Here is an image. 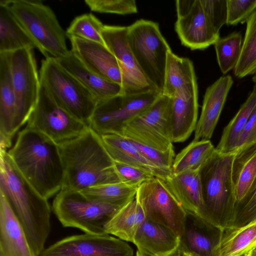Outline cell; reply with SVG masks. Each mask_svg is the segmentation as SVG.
Wrapping results in <instances>:
<instances>
[{
	"mask_svg": "<svg viewBox=\"0 0 256 256\" xmlns=\"http://www.w3.org/2000/svg\"><path fill=\"white\" fill-rule=\"evenodd\" d=\"M245 256H256V247L250 250Z\"/></svg>",
	"mask_w": 256,
	"mask_h": 256,
	"instance_id": "cell-46",
	"label": "cell"
},
{
	"mask_svg": "<svg viewBox=\"0 0 256 256\" xmlns=\"http://www.w3.org/2000/svg\"><path fill=\"white\" fill-rule=\"evenodd\" d=\"M232 176L238 202L245 196L256 178V142L236 152Z\"/></svg>",
	"mask_w": 256,
	"mask_h": 256,
	"instance_id": "cell-28",
	"label": "cell"
},
{
	"mask_svg": "<svg viewBox=\"0 0 256 256\" xmlns=\"http://www.w3.org/2000/svg\"><path fill=\"white\" fill-rule=\"evenodd\" d=\"M242 52L234 74L242 78L256 74V10L246 21Z\"/></svg>",
	"mask_w": 256,
	"mask_h": 256,
	"instance_id": "cell-34",
	"label": "cell"
},
{
	"mask_svg": "<svg viewBox=\"0 0 256 256\" xmlns=\"http://www.w3.org/2000/svg\"><path fill=\"white\" fill-rule=\"evenodd\" d=\"M136 256H150L148 255L143 254L137 250L136 254Z\"/></svg>",
	"mask_w": 256,
	"mask_h": 256,
	"instance_id": "cell-47",
	"label": "cell"
},
{
	"mask_svg": "<svg viewBox=\"0 0 256 256\" xmlns=\"http://www.w3.org/2000/svg\"><path fill=\"white\" fill-rule=\"evenodd\" d=\"M114 166L122 182L138 188L155 177L145 170L124 164L114 162Z\"/></svg>",
	"mask_w": 256,
	"mask_h": 256,
	"instance_id": "cell-43",
	"label": "cell"
},
{
	"mask_svg": "<svg viewBox=\"0 0 256 256\" xmlns=\"http://www.w3.org/2000/svg\"><path fill=\"white\" fill-rule=\"evenodd\" d=\"M245 102L224 128L220 140L216 148L222 154H230L236 152L240 136L256 106V82Z\"/></svg>",
	"mask_w": 256,
	"mask_h": 256,
	"instance_id": "cell-31",
	"label": "cell"
},
{
	"mask_svg": "<svg viewBox=\"0 0 256 256\" xmlns=\"http://www.w3.org/2000/svg\"><path fill=\"white\" fill-rule=\"evenodd\" d=\"M171 98L170 122L172 142H184L194 131L198 120V93Z\"/></svg>",
	"mask_w": 256,
	"mask_h": 256,
	"instance_id": "cell-24",
	"label": "cell"
},
{
	"mask_svg": "<svg viewBox=\"0 0 256 256\" xmlns=\"http://www.w3.org/2000/svg\"><path fill=\"white\" fill-rule=\"evenodd\" d=\"M100 137L114 162L139 168L164 180L172 174V172L161 169L148 161L132 142L124 136L110 134Z\"/></svg>",
	"mask_w": 256,
	"mask_h": 256,
	"instance_id": "cell-23",
	"label": "cell"
},
{
	"mask_svg": "<svg viewBox=\"0 0 256 256\" xmlns=\"http://www.w3.org/2000/svg\"><path fill=\"white\" fill-rule=\"evenodd\" d=\"M39 256H134V250L126 242L110 234H85L65 238Z\"/></svg>",
	"mask_w": 256,
	"mask_h": 256,
	"instance_id": "cell-15",
	"label": "cell"
},
{
	"mask_svg": "<svg viewBox=\"0 0 256 256\" xmlns=\"http://www.w3.org/2000/svg\"><path fill=\"white\" fill-rule=\"evenodd\" d=\"M132 243L138 250L150 256H166L180 244V236L170 228L146 218Z\"/></svg>",
	"mask_w": 256,
	"mask_h": 256,
	"instance_id": "cell-22",
	"label": "cell"
},
{
	"mask_svg": "<svg viewBox=\"0 0 256 256\" xmlns=\"http://www.w3.org/2000/svg\"><path fill=\"white\" fill-rule=\"evenodd\" d=\"M26 126L44 134L58 144L80 136L90 128L60 106L41 82L38 100Z\"/></svg>",
	"mask_w": 256,
	"mask_h": 256,
	"instance_id": "cell-11",
	"label": "cell"
},
{
	"mask_svg": "<svg viewBox=\"0 0 256 256\" xmlns=\"http://www.w3.org/2000/svg\"><path fill=\"white\" fill-rule=\"evenodd\" d=\"M176 8L174 28L182 44L192 50H202L214 44L220 32L209 22L200 0H177Z\"/></svg>",
	"mask_w": 256,
	"mask_h": 256,
	"instance_id": "cell-16",
	"label": "cell"
},
{
	"mask_svg": "<svg viewBox=\"0 0 256 256\" xmlns=\"http://www.w3.org/2000/svg\"><path fill=\"white\" fill-rule=\"evenodd\" d=\"M171 98L162 94L148 109L126 122L120 134L162 150L174 148L170 116Z\"/></svg>",
	"mask_w": 256,
	"mask_h": 256,
	"instance_id": "cell-10",
	"label": "cell"
},
{
	"mask_svg": "<svg viewBox=\"0 0 256 256\" xmlns=\"http://www.w3.org/2000/svg\"><path fill=\"white\" fill-rule=\"evenodd\" d=\"M216 152L210 140H194L175 156L172 174L200 170Z\"/></svg>",
	"mask_w": 256,
	"mask_h": 256,
	"instance_id": "cell-32",
	"label": "cell"
},
{
	"mask_svg": "<svg viewBox=\"0 0 256 256\" xmlns=\"http://www.w3.org/2000/svg\"><path fill=\"white\" fill-rule=\"evenodd\" d=\"M40 78L60 106L90 126L98 100L94 94L52 57L42 60Z\"/></svg>",
	"mask_w": 256,
	"mask_h": 256,
	"instance_id": "cell-7",
	"label": "cell"
},
{
	"mask_svg": "<svg viewBox=\"0 0 256 256\" xmlns=\"http://www.w3.org/2000/svg\"><path fill=\"white\" fill-rule=\"evenodd\" d=\"M256 10V0H227L226 24L236 26L246 22Z\"/></svg>",
	"mask_w": 256,
	"mask_h": 256,
	"instance_id": "cell-41",
	"label": "cell"
},
{
	"mask_svg": "<svg viewBox=\"0 0 256 256\" xmlns=\"http://www.w3.org/2000/svg\"><path fill=\"white\" fill-rule=\"evenodd\" d=\"M204 13L213 28L220 32L226 24L227 0H200Z\"/></svg>",
	"mask_w": 256,
	"mask_h": 256,
	"instance_id": "cell-42",
	"label": "cell"
},
{
	"mask_svg": "<svg viewBox=\"0 0 256 256\" xmlns=\"http://www.w3.org/2000/svg\"><path fill=\"white\" fill-rule=\"evenodd\" d=\"M135 198L146 219L182 236L188 215L164 180L154 177L144 182L138 188Z\"/></svg>",
	"mask_w": 256,
	"mask_h": 256,
	"instance_id": "cell-12",
	"label": "cell"
},
{
	"mask_svg": "<svg viewBox=\"0 0 256 256\" xmlns=\"http://www.w3.org/2000/svg\"><path fill=\"white\" fill-rule=\"evenodd\" d=\"M164 181L187 215L207 224L200 170L172 174Z\"/></svg>",
	"mask_w": 256,
	"mask_h": 256,
	"instance_id": "cell-20",
	"label": "cell"
},
{
	"mask_svg": "<svg viewBox=\"0 0 256 256\" xmlns=\"http://www.w3.org/2000/svg\"><path fill=\"white\" fill-rule=\"evenodd\" d=\"M128 140L136 146L142 155L154 166L161 169L172 172V166L175 158L174 148L162 150Z\"/></svg>",
	"mask_w": 256,
	"mask_h": 256,
	"instance_id": "cell-40",
	"label": "cell"
},
{
	"mask_svg": "<svg viewBox=\"0 0 256 256\" xmlns=\"http://www.w3.org/2000/svg\"><path fill=\"white\" fill-rule=\"evenodd\" d=\"M254 142H256V106L240 136L236 150Z\"/></svg>",
	"mask_w": 256,
	"mask_h": 256,
	"instance_id": "cell-44",
	"label": "cell"
},
{
	"mask_svg": "<svg viewBox=\"0 0 256 256\" xmlns=\"http://www.w3.org/2000/svg\"><path fill=\"white\" fill-rule=\"evenodd\" d=\"M10 52L0 53V146L6 150L18 129L16 103L10 71Z\"/></svg>",
	"mask_w": 256,
	"mask_h": 256,
	"instance_id": "cell-18",
	"label": "cell"
},
{
	"mask_svg": "<svg viewBox=\"0 0 256 256\" xmlns=\"http://www.w3.org/2000/svg\"><path fill=\"white\" fill-rule=\"evenodd\" d=\"M86 4L93 12L126 14L137 12L134 0H86Z\"/></svg>",
	"mask_w": 256,
	"mask_h": 256,
	"instance_id": "cell-38",
	"label": "cell"
},
{
	"mask_svg": "<svg viewBox=\"0 0 256 256\" xmlns=\"http://www.w3.org/2000/svg\"><path fill=\"white\" fill-rule=\"evenodd\" d=\"M232 84V78L227 75L221 76L207 88L194 140H210Z\"/></svg>",
	"mask_w": 256,
	"mask_h": 256,
	"instance_id": "cell-19",
	"label": "cell"
},
{
	"mask_svg": "<svg viewBox=\"0 0 256 256\" xmlns=\"http://www.w3.org/2000/svg\"><path fill=\"white\" fill-rule=\"evenodd\" d=\"M0 256H36L21 224L1 192Z\"/></svg>",
	"mask_w": 256,
	"mask_h": 256,
	"instance_id": "cell-21",
	"label": "cell"
},
{
	"mask_svg": "<svg viewBox=\"0 0 256 256\" xmlns=\"http://www.w3.org/2000/svg\"><path fill=\"white\" fill-rule=\"evenodd\" d=\"M127 39L142 70L162 94L168 53L171 49L158 23L141 19L128 26Z\"/></svg>",
	"mask_w": 256,
	"mask_h": 256,
	"instance_id": "cell-8",
	"label": "cell"
},
{
	"mask_svg": "<svg viewBox=\"0 0 256 256\" xmlns=\"http://www.w3.org/2000/svg\"><path fill=\"white\" fill-rule=\"evenodd\" d=\"M68 38L71 44L70 50L86 68L102 78L122 86L118 62L105 44L74 36Z\"/></svg>",
	"mask_w": 256,
	"mask_h": 256,
	"instance_id": "cell-17",
	"label": "cell"
},
{
	"mask_svg": "<svg viewBox=\"0 0 256 256\" xmlns=\"http://www.w3.org/2000/svg\"><path fill=\"white\" fill-rule=\"evenodd\" d=\"M57 62L94 94L98 100L122 94V86L98 76L86 68L70 50Z\"/></svg>",
	"mask_w": 256,
	"mask_h": 256,
	"instance_id": "cell-26",
	"label": "cell"
},
{
	"mask_svg": "<svg viewBox=\"0 0 256 256\" xmlns=\"http://www.w3.org/2000/svg\"><path fill=\"white\" fill-rule=\"evenodd\" d=\"M252 80L253 82H256V75L252 77Z\"/></svg>",
	"mask_w": 256,
	"mask_h": 256,
	"instance_id": "cell-48",
	"label": "cell"
},
{
	"mask_svg": "<svg viewBox=\"0 0 256 256\" xmlns=\"http://www.w3.org/2000/svg\"><path fill=\"white\" fill-rule=\"evenodd\" d=\"M0 192L6 196L36 256L44 250L50 231V209L18 171L8 152L0 150Z\"/></svg>",
	"mask_w": 256,
	"mask_h": 256,
	"instance_id": "cell-1",
	"label": "cell"
},
{
	"mask_svg": "<svg viewBox=\"0 0 256 256\" xmlns=\"http://www.w3.org/2000/svg\"><path fill=\"white\" fill-rule=\"evenodd\" d=\"M8 152L18 171L42 196L48 200L62 189L63 162L58 145L48 136L26 126Z\"/></svg>",
	"mask_w": 256,
	"mask_h": 256,
	"instance_id": "cell-2",
	"label": "cell"
},
{
	"mask_svg": "<svg viewBox=\"0 0 256 256\" xmlns=\"http://www.w3.org/2000/svg\"><path fill=\"white\" fill-rule=\"evenodd\" d=\"M127 34L128 26H115L104 25L102 32L104 44L118 62L122 74V94L160 92L140 68L128 44Z\"/></svg>",
	"mask_w": 256,
	"mask_h": 256,
	"instance_id": "cell-14",
	"label": "cell"
},
{
	"mask_svg": "<svg viewBox=\"0 0 256 256\" xmlns=\"http://www.w3.org/2000/svg\"><path fill=\"white\" fill-rule=\"evenodd\" d=\"M58 145L64 170L62 189L82 191L122 182L100 136L90 127L80 136Z\"/></svg>",
	"mask_w": 256,
	"mask_h": 256,
	"instance_id": "cell-3",
	"label": "cell"
},
{
	"mask_svg": "<svg viewBox=\"0 0 256 256\" xmlns=\"http://www.w3.org/2000/svg\"><path fill=\"white\" fill-rule=\"evenodd\" d=\"M220 68L223 74L234 70L240 58L242 45L240 32H233L219 38L214 44Z\"/></svg>",
	"mask_w": 256,
	"mask_h": 256,
	"instance_id": "cell-36",
	"label": "cell"
},
{
	"mask_svg": "<svg viewBox=\"0 0 256 256\" xmlns=\"http://www.w3.org/2000/svg\"><path fill=\"white\" fill-rule=\"evenodd\" d=\"M166 256H184V255L180 245L175 251Z\"/></svg>",
	"mask_w": 256,
	"mask_h": 256,
	"instance_id": "cell-45",
	"label": "cell"
},
{
	"mask_svg": "<svg viewBox=\"0 0 256 256\" xmlns=\"http://www.w3.org/2000/svg\"><path fill=\"white\" fill-rule=\"evenodd\" d=\"M6 2L16 20L45 58H58L70 52L66 31L49 6L37 0Z\"/></svg>",
	"mask_w": 256,
	"mask_h": 256,
	"instance_id": "cell-5",
	"label": "cell"
},
{
	"mask_svg": "<svg viewBox=\"0 0 256 256\" xmlns=\"http://www.w3.org/2000/svg\"><path fill=\"white\" fill-rule=\"evenodd\" d=\"M138 188L120 182L90 187L80 192L92 200L110 204H124L135 198Z\"/></svg>",
	"mask_w": 256,
	"mask_h": 256,
	"instance_id": "cell-35",
	"label": "cell"
},
{
	"mask_svg": "<svg viewBox=\"0 0 256 256\" xmlns=\"http://www.w3.org/2000/svg\"><path fill=\"white\" fill-rule=\"evenodd\" d=\"M32 48L10 52V61L16 97L18 130L26 122L38 100L40 80Z\"/></svg>",
	"mask_w": 256,
	"mask_h": 256,
	"instance_id": "cell-13",
	"label": "cell"
},
{
	"mask_svg": "<svg viewBox=\"0 0 256 256\" xmlns=\"http://www.w3.org/2000/svg\"><path fill=\"white\" fill-rule=\"evenodd\" d=\"M36 45L12 14L6 0L0 2V53L12 52Z\"/></svg>",
	"mask_w": 256,
	"mask_h": 256,
	"instance_id": "cell-29",
	"label": "cell"
},
{
	"mask_svg": "<svg viewBox=\"0 0 256 256\" xmlns=\"http://www.w3.org/2000/svg\"><path fill=\"white\" fill-rule=\"evenodd\" d=\"M235 152L216 150L200 170L206 222L220 232L232 228L235 220L237 201L232 176Z\"/></svg>",
	"mask_w": 256,
	"mask_h": 256,
	"instance_id": "cell-4",
	"label": "cell"
},
{
	"mask_svg": "<svg viewBox=\"0 0 256 256\" xmlns=\"http://www.w3.org/2000/svg\"><path fill=\"white\" fill-rule=\"evenodd\" d=\"M145 219L144 213L134 198L126 203L112 217L106 226V231L108 234L132 242Z\"/></svg>",
	"mask_w": 256,
	"mask_h": 256,
	"instance_id": "cell-30",
	"label": "cell"
},
{
	"mask_svg": "<svg viewBox=\"0 0 256 256\" xmlns=\"http://www.w3.org/2000/svg\"><path fill=\"white\" fill-rule=\"evenodd\" d=\"M196 93L198 88L192 62L171 50L168 54L162 94L172 98L178 94Z\"/></svg>",
	"mask_w": 256,
	"mask_h": 256,
	"instance_id": "cell-25",
	"label": "cell"
},
{
	"mask_svg": "<svg viewBox=\"0 0 256 256\" xmlns=\"http://www.w3.org/2000/svg\"><path fill=\"white\" fill-rule=\"evenodd\" d=\"M104 25L92 13L76 16L67 28L66 36H74L104 44L102 32Z\"/></svg>",
	"mask_w": 256,
	"mask_h": 256,
	"instance_id": "cell-37",
	"label": "cell"
},
{
	"mask_svg": "<svg viewBox=\"0 0 256 256\" xmlns=\"http://www.w3.org/2000/svg\"><path fill=\"white\" fill-rule=\"evenodd\" d=\"M162 94L158 92L121 94L98 100L90 118V127L100 136L120 134L126 122L148 109Z\"/></svg>",
	"mask_w": 256,
	"mask_h": 256,
	"instance_id": "cell-9",
	"label": "cell"
},
{
	"mask_svg": "<svg viewBox=\"0 0 256 256\" xmlns=\"http://www.w3.org/2000/svg\"><path fill=\"white\" fill-rule=\"evenodd\" d=\"M256 247V218L247 224L220 232L212 256H245Z\"/></svg>",
	"mask_w": 256,
	"mask_h": 256,
	"instance_id": "cell-27",
	"label": "cell"
},
{
	"mask_svg": "<svg viewBox=\"0 0 256 256\" xmlns=\"http://www.w3.org/2000/svg\"><path fill=\"white\" fill-rule=\"evenodd\" d=\"M124 204L102 202L90 199L80 191L62 189L54 200L52 210L64 227L104 235L108 234L106 224Z\"/></svg>",
	"mask_w": 256,
	"mask_h": 256,
	"instance_id": "cell-6",
	"label": "cell"
},
{
	"mask_svg": "<svg viewBox=\"0 0 256 256\" xmlns=\"http://www.w3.org/2000/svg\"><path fill=\"white\" fill-rule=\"evenodd\" d=\"M203 223L198 219L187 216L180 246L194 256H212L216 242L202 230Z\"/></svg>",
	"mask_w": 256,
	"mask_h": 256,
	"instance_id": "cell-33",
	"label": "cell"
},
{
	"mask_svg": "<svg viewBox=\"0 0 256 256\" xmlns=\"http://www.w3.org/2000/svg\"><path fill=\"white\" fill-rule=\"evenodd\" d=\"M256 218V178L245 196L236 202L235 220L231 228L242 226Z\"/></svg>",
	"mask_w": 256,
	"mask_h": 256,
	"instance_id": "cell-39",
	"label": "cell"
}]
</instances>
